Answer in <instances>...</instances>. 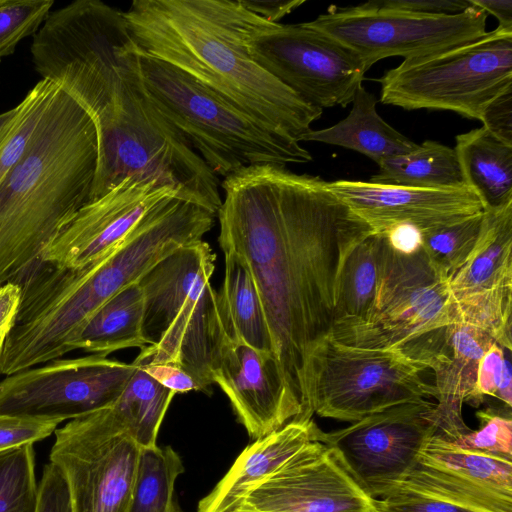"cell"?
I'll return each mask as SVG.
<instances>
[{
  "label": "cell",
  "instance_id": "cell-17",
  "mask_svg": "<svg viewBox=\"0 0 512 512\" xmlns=\"http://www.w3.org/2000/svg\"><path fill=\"white\" fill-rule=\"evenodd\" d=\"M398 491L479 512H512V460L463 449L435 434L387 495Z\"/></svg>",
  "mask_w": 512,
  "mask_h": 512
},
{
  "label": "cell",
  "instance_id": "cell-9",
  "mask_svg": "<svg viewBox=\"0 0 512 512\" xmlns=\"http://www.w3.org/2000/svg\"><path fill=\"white\" fill-rule=\"evenodd\" d=\"M377 82L383 104L479 120L486 104L512 87V30L496 27L460 46L403 60Z\"/></svg>",
  "mask_w": 512,
  "mask_h": 512
},
{
  "label": "cell",
  "instance_id": "cell-19",
  "mask_svg": "<svg viewBox=\"0 0 512 512\" xmlns=\"http://www.w3.org/2000/svg\"><path fill=\"white\" fill-rule=\"evenodd\" d=\"M326 187L374 233L407 224L421 234L483 214L484 206L467 186L429 189L337 180Z\"/></svg>",
  "mask_w": 512,
  "mask_h": 512
},
{
  "label": "cell",
  "instance_id": "cell-34",
  "mask_svg": "<svg viewBox=\"0 0 512 512\" xmlns=\"http://www.w3.org/2000/svg\"><path fill=\"white\" fill-rule=\"evenodd\" d=\"M483 214L422 234V249L451 280L468 260L480 234Z\"/></svg>",
  "mask_w": 512,
  "mask_h": 512
},
{
  "label": "cell",
  "instance_id": "cell-7",
  "mask_svg": "<svg viewBox=\"0 0 512 512\" xmlns=\"http://www.w3.org/2000/svg\"><path fill=\"white\" fill-rule=\"evenodd\" d=\"M30 51L42 79L58 85L92 119L115 99L137 61L123 11L100 0L52 10Z\"/></svg>",
  "mask_w": 512,
  "mask_h": 512
},
{
  "label": "cell",
  "instance_id": "cell-36",
  "mask_svg": "<svg viewBox=\"0 0 512 512\" xmlns=\"http://www.w3.org/2000/svg\"><path fill=\"white\" fill-rule=\"evenodd\" d=\"M480 427L455 438H444L463 449L512 460V421L490 410L477 412Z\"/></svg>",
  "mask_w": 512,
  "mask_h": 512
},
{
  "label": "cell",
  "instance_id": "cell-13",
  "mask_svg": "<svg viewBox=\"0 0 512 512\" xmlns=\"http://www.w3.org/2000/svg\"><path fill=\"white\" fill-rule=\"evenodd\" d=\"M140 452L105 408L56 429L50 462L66 478L73 512H128Z\"/></svg>",
  "mask_w": 512,
  "mask_h": 512
},
{
  "label": "cell",
  "instance_id": "cell-38",
  "mask_svg": "<svg viewBox=\"0 0 512 512\" xmlns=\"http://www.w3.org/2000/svg\"><path fill=\"white\" fill-rule=\"evenodd\" d=\"M375 508L377 512H479L445 500L408 491H398L375 499Z\"/></svg>",
  "mask_w": 512,
  "mask_h": 512
},
{
  "label": "cell",
  "instance_id": "cell-35",
  "mask_svg": "<svg viewBox=\"0 0 512 512\" xmlns=\"http://www.w3.org/2000/svg\"><path fill=\"white\" fill-rule=\"evenodd\" d=\"M53 5V0L1 1L0 60L13 54L21 40L37 33Z\"/></svg>",
  "mask_w": 512,
  "mask_h": 512
},
{
  "label": "cell",
  "instance_id": "cell-45",
  "mask_svg": "<svg viewBox=\"0 0 512 512\" xmlns=\"http://www.w3.org/2000/svg\"><path fill=\"white\" fill-rule=\"evenodd\" d=\"M382 234L386 236L392 249L401 254L412 255L421 249L422 234L414 226L396 225Z\"/></svg>",
  "mask_w": 512,
  "mask_h": 512
},
{
  "label": "cell",
  "instance_id": "cell-26",
  "mask_svg": "<svg viewBox=\"0 0 512 512\" xmlns=\"http://www.w3.org/2000/svg\"><path fill=\"white\" fill-rule=\"evenodd\" d=\"M224 280L218 302L227 335L274 353L263 305L248 265L232 250H223Z\"/></svg>",
  "mask_w": 512,
  "mask_h": 512
},
{
  "label": "cell",
  "instance_id": "cell-14",
  "mask_svg": "<svg viewBox=\"0 0 512 512\" xmlns=\"http://www.w3.org/2000/svg\"><path fill=\"white\" fill-rule=\"evenodd\" d=\"M136 365L92 355L55 359L0 382V414L43 420L76 419L108 408Z\"/></svg>",
  "mask_w": 512,
  "mask_h": 512
},
{
  "label": "cell",
  "instance_id": "cell-42",
  "mask_svg": "<svg viewBox=\"0 0 512 512\" xmlns=\"http://www.w3.org/2000/svg\"><path fill=\"white\" fill-rule=\"evenodd\" d=\"M141 367L158 384L175 394L199 391V387L193 377L176 364L158 363Z\"/></svg>",
  "mask_w": 512,
  "mask_h": 512
},
{
  "label": "cell",
  "instance_id": "cell-39",
  "mask_svg": "<svg viewBox=\"0 0 512 512\" xmlns=\"http://www.w3.org/2000/svg\"><path fill=\"white\" fill-rule=\"evenodd\" d=\"M36 512H73L66 478L52 462L43 470Z\"/></svg>",
  "mask_w": 512,
  "mask_h": 512
},
{
  "label": "cell",
  "instance_id": "cell-4",
  "mask_svg": "<svg viewBox=\"0 0 512 512\" xmlns=\"http://www.w3.org/2000/svg\"><path fill=\"white\" fill-rule=\"evenodd\" d=\"M92 120L98 160L90 201L132 178L172 187L183 200L217 214L219 178L147 96L138 56L115 99Z\"/></svg>",
  "mask_w": 512,
  "mask_h": 512
},
{
  "label": "cell",
  "instance_id": "cell-41",
  "mask_svg": "<svg viewBox=\"0 0 512 512\" xmlns=\"http://www.w3.org/2000/svg\"><path fill=\"white\" fill-rule=\"evenodd\" d=\"M372 4L423 14H457L471 7L469 0H378Z\"/></svg>",
  "mask_w": 512,
  "mask_h": 512
},
{
  "label": "cell",
  "instance_id": "cell-11",
  "mask_svg": "<svg viewBox=\"0 0 512 512\" xmlns=\"http://www.w3.org/2000/svg\"><path fill=\"white\" fill-rule=\"evenodd\" d=\"M486 20L487 13L473 5L457 14H423L383 8L369 1L330 6L305 24L348 47L368 71L384 58L409 60L476 40L487 32Z\"/></svg>",
  "mask_w": 512,
  "mask_h": 512
},
{
  "label": "cell",
  "instance_id": "cell-29",
  "mask_svg": "<svg viewBox=\"0 0 512 512\" xmlns=\"http://www.w3.org/2000/svg\"><path fill=\"white\" fill-rule=\"evenodd\" d=\"M134 364L136 369L129 382L108 409L141 449L152 448L157 446L160 426L175 393Z\"/></svg>",
  "mask_w": 512,
  "mask_h": 512
},
{
  "label": "cell",
  "instance_id": "cell-32",
  "mask_svg": "<svg viewBox=\"0 0 512 512\" xmlns=\"http://www.w3.org/2000/svg\"><path fill=\"white\" fill-rule=\"evenodd\" d=\"M55 84L41 79L15 107V114L0 133V183L18 163L44 113Z\"/></svg>",
  "mask_w": 512,
  "mask_h": 512
},
{
  "label": "cell",
  "instance_id": "cell-53",
  "mask_svg": "<svg viewBox=\"0 0 512 512\" xmlns=\"http://www.w3.org/2000/svg\"><path fill=\"white\" fill-rule=\"evenodd\" d=\"M2 0H0V3H1Z\"/></svg>",
  "mask_w": 512,
  "mask_h": 512
},
{
  "label": "cell",
  "instance_id": "cell-1",
  "mask_svg": "<svg viewBox=\"0 0 512 512\" xmlns=\"http://www.w3.org/2000/svg\"><path fill=\"white\" fill-rule=\"evenodd\" d=\"M221 187L219 244L248 265L274 354L301 405L303 364L331 332L344 262L374 232L319 176L262 164L226 176Z\"/></svg>",
  "mask_w": 512,
  "mask_h": 512
},
{
  "label": "cell",
  "instance_id": "cell-31",
  "mask_svg": "<svg viewBox=\"0 0 512 512\" xmlns=\"http://www.w3.org/2000/svg\"><path fill=\"white\" fill-rule=\"evenodd\" d=\"M183 471L171 447L141 449L128 512H172L175 482Z\"/></svg>",
  "mask_w": 512,
  "mask_h": 512
},
{
  "label": "cell",
  "instance_id": "cell-51",
  "mask_svg": "<svg viewBox=\"0 0 512 512\" xmlns=\"http://www.w3.org/2000/svg\"><path fill=\"white\" fill-rule=\"evenodd\" d=\"M172 512H184L182 510V508L180 507L179 503L177 502V500H175V502H174Z\"/></svg>",
  "mask_w": 512,
  "mask_h": 512
},
{
  "label": "cell",
  "instance_id": "cell-40",
  "mask_svg": "<svg viewBox=\"0 0 512 512\" xmlns=\"http://www.w3.org/2000/svg\"><path fill=\"white\" fill-rule=\"evenodd\" d=\"M479 121L492 135L512 146V87L486 104Z\"/></svg>",
  "mask_w": 512,
  "mask_h": 512
},
{
  "label": "cell",
  "instance_id": "cell-8",
  "mask_svg": "<svg viewBox=\"0 0 512 512\" xmlns=\"http://www.w3.org/2000/svg\"><path fill=\"white\" fill-rule=\"evenodd\" d=\"M427 368L398 350L360 348L331 332L308 352L300 378L299 418L355 422L391 406L436 397Z\"/></svg>",
  "mask_w": 512,
  "mask_h": 512
},
{
  "label": "cell",
  "instance_id": "cell-3",
  "mask_svg": "<svg viewBox=\"0 0 512 512\" xmlns=\"http://www.w3.org/2000/svg\"><path fill=\"white\" fill-rule=\"evenodd\" d=\"M97 131L55 84L30 143L0 183V285L20 284L91 199Z\"/></svg>",
  "mask_w": 512,
  "mask_h": 512
},
{
  "label": "cell",
  "instance_id": "cell-6",
  "mask_svg": "<svg viewBox=\"0 0 512 512\" xmlns=\"http://www.w3.org/2000/svg\"><path fill=\"white\" fill-rule=\"evenodd\" d=\"M136 51L147 96L215 175L312 160L299 142L266 128L183 71Z\"/></svg>",
  "mask_w": 512,
  "mask_h": 512
},
{
  "label": "cell",
  "instance_id": "cell-27",
  "mask_svg": "<svg viewBox=\"0 0 512 512\" xmlns=\"http://www.w3.org/2000/svg\"><path fill=\"white\" fill-rule=\"evenodd\" d=\"M144 297L138 282L129 285L98 308L81 330L73 348L105 356L147 345L143 332Z\"/></svg>",
  "mask_w": 512,
  "mask_h": 512
},
{
  "label": "cell",
  "instance_id": "cell-30",
  "mask_svg": "<svg viewBox=\"0 0 512 512\" xmlns=\"http://www.w3.org/2000/svg\"><path fill=\"white\" fill-rule=\"evenodd\" d=\"M386 242L384 234L372 233L349 253L340 274L335 320L365 314L379 279Z\"/></svg>",
  "mask_w": 512,
  "mask_h": 512
},
{
  "label": "cell",
  "instance_id": "cell-21",
  "mask_svg": "<svg viewBox=\"0 0 512 512\" xmlns=\"http://www.w3.org/2000/svg\"><path fill=\"white\" fill-rule=\"evenodd\" d=\"M495 341L484 331L463 322L433 331L402 353L432 369L436 390L434 414L439 436L455 438L470 429L462 417L464 403L478 406L479 363Z\"/></svg>",
  "mask_w": 512,
  "mask_h": 512
},
{
  "label": "cell",
  "instance_id": "cell-33",
  "mask_svg": "<svg viewBox=\"0 0 512 512\" xmlns=\"http://www.w3.org/2000/svg\"><path fill=\"white\" fill-rule=\"evenodd\" d=\"M33 444L0 452V512H36Z\"/></svg>",
  "mask_w": 512,
  "mask_h": 512
},
{
  "label": "cell",
  "instance_id": "cell-25",
  "mask_svg": "<svg viewBox=\"0 0 512 512\" xmlns=\"http://www.w3.org/2000/svg\"><path fill=\"white\" fill-rule=\"evenodd\" d=\"M456 153L464 183L481 200L484 209L512 201V146L483 126L456 136Z\"/></svg>",
  "mask_w": 512,
  "mask_h": 512
},
{
  "label": "cell",
  "instance_id": "cell-23",
  "mask_svg": "<svg viewBox=\"0 0 512 512\" xmlns=\"http://www.w3.org/2000/svg\"><path fill=\"white\" fill-rule=\"evenodd\" d=\"M506 288H512V201L484 211L478 240L450 280L454 302Z\"/></svg>",
  "mask_w": 512,
  "mask_h": 512
},
{
  "label": "cell",
  "instance_id": "cell-24",
  "mask_svg": "<svg viewBox=\"0 0 512 512\" xmlns=\"http://www.w3.org/2000/svg\"><path fill=\"white\" fill-rule=\"evenodd\" d=\"M349 114L335 125L311 130L302 141L321 142L359 152L377 165L408 153L418 144L390 126L377 112V99L363 86L357 90Z\"/></svg>",
  "mask_w": 512,
  "mask_h": 512
},
{
  "label": "cell",
  "instance_id": "cell-16",
  "mask_svg": "<svg viewBox=\"0 0 512 512\" xmlns=\"http://www.w3.org/2000/svg\"><path fill=\"white\" fill-rule=\"evenodd\" d=\"M234 510L377 512L375 499L352 475L337 450L321 437L254 486Z\"/></svg>",
  "mask_w": 512,
  "mask_h": 512
},
{
  "label": "cell",
  "instance_id": "cell-15",
  "mask_svg": "<svg viewBox=\"0 0 512 512\" xmlns=\"http://www.w3.org/2000/svg\"><path fill=\"white\" fill-rule=\"evenodd\" d=\"M434 408L428 399L394 405L345 428L322 431L321 438L373 498H382L406 477L438 432Z\"/></svg>",
  "mask_w": 512,
  "mask_h": 512
},
{
  "label": "cell",
  "instance_id": "cell-28",
  "mask_svg": "<svg viewBox=\"0 0 512 512\" xmlns=\"http://www.w3.org/2000/svg\"><path fill=\"white\" fill-rule=\"evenodd\" d=\"M369 182L429 189L466 186L454 148L426 140L412 151L390 157Z\"/></svg>",
  "mask_w": 512,
  "mask_h": 512
},
{
  "label": "cell",
  "instance_id": "cell-10",
  "mask_svg": "<svg viewBox=\"0 0 512 512\" xmlns=\"http://www.w3.org/2000/svg\"><path fill=\"white\" fill-rule=\"evenodd\" d=\"M455 322L459 319L447 275L422 247L404 255L387 241L374 296L365 314L335 320L331 334L351 346L402 352Z\"/></svg>",
  "mask_w": 512,
  "mask_h": 512
},
{
  "label": "cell",
  "instance_id": "cell-50",
  "mask_svg": "<svg viewBox=\"0 0 512 512\" xmlns=\"http://www.w3.org/2000/svg\"><path fill=\"white\" fill-rule=\"evenodd\" d=\"M8 332L9 331L0 332V356H1L2 346H3L4 340H5L6 335H7Z\"/></svg>",
  "mask_w": 512,
  "mask_h": 512
},
{
  "label": "cell",
  "instance_id": "cell-49",
  "mask_svg": "<svg viewBox=\"0 0 512 512\" xmlns=\"http://www.w3.org/2000/svg\"><path fill=\"white\" fill-rule=\"evenodd\" d=\"M15 107L3 113H0V133L6 128L10 120L15 114Z\"/></svg>",
  "mask_w": 512,
  "mask_h": 512
},
{
  "label": "cell",
  "instance_id": "cell-20",
  "mask_svg": "<svg viewBox=\"0 0 512 512\" xmlns=\"http://www.w3.org/2000/svg\"><path fill=\"white\" fill-rule=\"evenodd\" d=\"M212 377L230 400L238 421L255 439L302 414L272 352L257 350L227 335Z\"/></svg>",
  "mask_w": 512,
  "mask_h": 512
},
{
  "label": "cell",
  "instance_id": "cell-52",
  "mask_svg": "<svg viewBox=\"0 0 512 512\" xmlns=\"http://www.w3.org/2000/svg\"><path fill=\"white\" fill-rule=\"evenodd\" d=\"M231 512H245V511L234 510V511H231Z\"/></svg>",
  "mask_w": 512,
  "mask_h": 512
},
{
  "label": "cell",
  "instance_id": "cell-37",
  "mask_svg": "<svg viewBox=\"0 0 512 512\" xmlns=\"http://www.w3.org/2000/svg\"><path fill=\"white\" fill-rule=\"evenodd\" d=\"M59 423L57 420L0 414V452L24 444H34L54 432Z\"/></svg>",
  "mask_w": 512,
  "mask_h": 512
},
{
  "label": "cell",
  "instance_id": "cell-46",
  "mask_svg": "<svg viewBox=\"0 0 512 512\" xmlns=\"http://www.w3.org/2000/svg\"><path fill=\"white\" fill-rule=\"evenodd\" d=\"M21 296L18 284L0 285V332L9 331L17 314Z\"/></svg>",
  "mask_w": 512,
  "mask_h": 512
},
{
  "label": "cell",
  "instance_id": "cell-12",
  "mask_svg": "<svg viewBox=\"0 0 512 512\" xmlns=\"http://www.w3.org/2000/svg\"><path fill=\"white\" fill-rule=\"evenodd\" d=\"M245 41L258 65L322 110L350 104L367 72L352 50L305 23H272L257 15Z\"/></svg>",
  "mask_w": 512,
  "mask_h": 512
},
{
  "label": "cell",
  "instance_id": "cell-18",
  "mask_svg": "<svg viewBox=\"0 0 512 512\" xmlns=\"http://www.w3.org/2000/svg\"><path fill=\"white\" fill-rule=\"evenodd\" d=\"M173 197L182 199L172 187L126 178L84 205L46 249L41 262L85 267L112 251L147 214Z\"/></svg>",
  "mask_w": 512,
  "mask_h": 512
},
{
  "label": "cell",
  "instance_id": "cell-47",
  "mask_svg": "<svg viewBox=\"0 0 512 512\" xmlns=\"http://www.w3.org/2000/svg\"><path fill=\"white\" fill-rule=\"evenodd\" d=\"M470 3L495 16L499 22L497 27L512 30V1L511 0H469Z\"/></svg>",
  "mask_w": 512,
  "mask_h": 512
},
{
  "label": "cell",
  "instance_id": "cell-48",
  "mask_svg": "<svg viewBox=\"0 0 512 512\" xmlns=\"http://www.w3.org/2000/svg\"><path fill=\"white\" fill-rule=\"evenodd\" d=\"M507 349H504V358L502 363L501 377L499 381L496 398L501 400L508 408L512 405V368Z\"/></svg>",
  "mask_w": 512,
  "mask_h": 512
},
{
  "label": "cell",
  "instance_id": "cell-43",
  "mask_svg": "<svg viewBox=\"0 0 512 512\" xmlns=\"http://www.w3.org/2000/svg\"><path fill=\"white\" fill-rule=\"evenodd\" d=\"M504 348L494 342L482 357L477 373V390L481 397L493 396L499 386Z\"/></svg>",
  "mask_w": 512,
  "mask_h": 512
},
{
  "label": "cell",
  "instance_id": "cell-2",
  "mask_svg": "<svg viewBox=\"0 0 512 512\" xmlns=\"http://www.w3.org/2000/svg\"><path fill=\"white\" fill-rule=\"evenodd\" d=\"M137 50L168 63L266 128L302 142L322 115L250 56L256 18L240 0H134L123 12Z\"/></svg>",
  "mask_w": 512,
  "mask_h": 512
},
{
  "label": "cell",
  "instance_id": "cell-44",
  "mask_svg": "<svg viewBox=\"0 0 512 512\" xmlns=\"http://www.w3.org/2000/svg\"><path fill=\"white\" fill-rule=\"evenodd\" d=\"M240 2L247 10L266 21L278 23L280 19L304 4L305 0H240Z\"/></svg>",
  "mask_w": 512,
  "mask_h": 512
},
{
  "label": "cell",
  "instance_id": "cell-5",
  "mask_svg": "<svg viewBox=\"0 0 512 512\" xmlns=\"http://www.w3.org/2000/svg\"><path fill=\"white\" fill-rule=\"evenodd\" d=\"M215 258L209 244L199 240L170 253L138 281L147 345L133 361L141 366L176 364L207 394L227 337L218 293L210 282Z\"/></svg>",
  "mask_w": 512,
  "mask_h": 512
},
{
  "label": "cell",
  "instance_id": "cell-22",
  "mask_svg": "<svg viewBox=\"0 0 512 512\" xmlns=\"http://www.w3.org/2000/svg\"><path fill=\"white\" fill-rule=\"evenodd\" d=\"M313 418H295L257 438L234 461L212 491L199 501L198 512H231L246 494L308 443L321 437Z\"/></svg>",
  "mask_w": 512,
  "mask_h": 512
}]
</instances>
